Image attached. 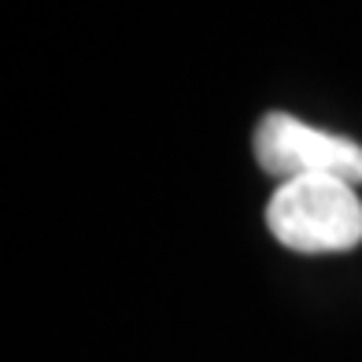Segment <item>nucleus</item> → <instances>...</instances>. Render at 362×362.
I'll return each mask as SVG.
<instances>
[{"label": "nucleus", "mask_w": 362, "mask_h": 362, "mask_svg": "<svg viewBox=\"0 0 362 362\" xmlns=\"http://www.w3.org/2000/svg\"><path fill=\"white\" fill-rule=\"evenodd\" d=\"M255 159L259 167L281 177H340L348 185H362V144L340 134H325L285 111L262 115L255 126Z\"/></svg>", "instance_id": "f03ea898"}, {"label": "nucleus", "mask_w": 362, "mask_h": 362, "mask_svg": "<svg viewBox=\"0 0 362 362\" xmlns=\"http://www.w3.org/2000/svg\"><path fill=\"white\" fill-rule=\"evenodd\" d=\"M267 226L292 252H351L362 244V200L340 177L281 181L270 196Z\"/></svg>", "instance_id": "f257e3e1"}]
</instances>
